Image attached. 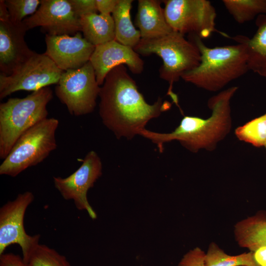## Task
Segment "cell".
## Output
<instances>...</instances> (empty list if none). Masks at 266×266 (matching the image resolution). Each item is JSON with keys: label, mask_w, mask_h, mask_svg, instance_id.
<instances>
[{"label": "cell", "mask_w": 266, "mask_h": 266, "mask_svg": "<svg viewBox=\"0 0 266 266\" xmlns=\"http://www.w3.org/2000/svg\"><path fill=\"white\" fill-rule=\"evenodd\" d=\"M99 114L104 125L119 139L139 135L147 123L167 110L171 104L159 98L153 104L145 100L125 65L112 69L100 87Z\"/></svg>", "instance_id": "6da1fadb"}, {"label": "cell", "mask_w": 266, "mask_h": 266, "mask_svg": "<svg viewBox=\"0 0 266 266\" xmlns=\"http://www.w3.org/2000/svg\"><path fill=\"white\" fill-rule=\"evenodd\" d=\"M237 89V87H231L211 97L207 106L211 114L206 119L185 116L171 133H159L145 129L139 135L155 144L160 152L163 151L164 143L173 140L179 141L192 153L201 149L212 151L230 132L232 125L230 101Z\"/></svg>", "instance_id": "7a4b0ae2"}, {"label": "cell", "mask_w": 266, "mask_h": 266, "mask_svg": "<svg viewBox=\"0 0 266 266\" xmlns=\"http://www.w3.org/2000/svg\"><path fill=\"white\" fill-rule=\"evenodd\" d=\"M232 38L237 43L210 48L199 36L190 34V39L200 51L201 60L197 67L181 78L203 90L217 92L245 74L249 70L246 45L240 35Z\"/></svg>", "instance_id": "3957f363"}, {"label": "cell", "mask_w": 266, "mask_h": 266, "mask_svg": "<svg viewBox=\"0 0 266 266\" xmlns=\"http://www.w3.org/2000/svg\"><path fill=\"white\" fill-rule=\"evenodd\" d=\"M133 49L143 56L156 54L161 58L163 64L159 69L160 77L169 83L167 94L178 106L177 97L172 92L173 85L185 73L200 65L201 54L196 44L173 31L160 37L141 39Z\"/></svg>", "instance_id": "277c9868"}, {"label": "cell", "mask_w": 266, "mask_h": 266, "mask_svg": "<svg viewBox=\"0 0 266 266\" xmlns=\"http://www.w3.org/2000/svg\"><path fill=\"white\" fill-rule=\"evenodd\" d=\"M53 98L49 87L23 98H11L0 104V158L4 160L18 139L46 119L47 106Z\"/></svg>", "instance_id": "5b68a950"}, {"label": "cell", "mask_w": 266, "mask_h": 266, "mask_svg": "<svg viewBox=\"0 0 266 266\" xmlns=\"http://www.w3.org/2000/svg\"><path fill=\"white\" fill-rule=\"evenodd\" d=\"M59 124L57 119L47 118L24 133L3 160L0 174L15 177L43 162L57 148L55 134Z\"/></svg>", "instance_id": "8992f818"}, {"label": "cell", "mask_w": 266, "mask_h": 266, "mask_svg": "<svg viewBox=\"0 0 266 266\" xmlns=\"http://www.w3.org/2000/svg\"><path fill=\"white\" fill-rule=\"evenodd\" d=\"M100 89L89 61L80 68L64 71L55 91L69 113L80 116L94 110Z\"/></svg>", "instance_id": "52a82bcc"}, {"label": "cell", "mask_w": 266, "mask_h": 266, "mask_svg": "<svg viewBox=\"0 0 266 266\" xmlns=\"http://www.w3.org/2000/svg\"><path fill=\"white\" fill-rule=\"evenodd\" d=\"M64 71L45 53L34 51L11 74H0V99L18 91L34 92L57 84Z\"/></svg>", "instance_id": "ba28073f"}, {"label": "cell", "mask_w": 266, "mask_h": 266, "mask_svg": "<svg viewBox=\"0 0 266 266\" xmlns=\"http://www.w3.org/2000/svg\"><path fill=\"white\" fill-rule=\"evenodd\" d=\"M164 12L173 31L183 35L194 34L201 39L208 38L215 28L216 12L207 0H166Z\"/></svg>", "instance_id": "9c48e42d"}, {"label": "cell", "mask_w": 266, "mask_h": 266, "mask_svg": "<svg viewBox=\"0 0 266 266\" xmlns=\"http://www.w3.org/2000/svg\"><path fill=\"white\" fill-rule=\"evenodd\" d=\"M30 191L18 195L13 200L8 201L0 208V255L12 244H18L25 258L37 243L40 235H30L24 226L26 210L34 200Z\"/></svg>", "instance_id": "30bf717a"}, {"label": "cell", "mask_w": 266, "mask_h": 266, "mask_svg": "<svg viewBox=\"0 0 266 266\" xmlns=\"http://www.w3.org/2000/svg\"><path fill=\"white\" fill-rule=\"evenodd\" d=\"M102 163L98 154L89 151L80 167L68 176L53 177L55 188L66 200H72L79 210H85L92 219L97 215L90 205L88 199V190L93 187L102 174Z\"/></svg>", "instance_id": "8fae6325"}, {"label": "cell", "mask_w": 266, "mask_h": 266, "mask_svg": "<svg viewBox=\"0 0 266 266\" xmlns=\"http://www.w3.org/2000/svg\"><path fill=\"white\" fill-rule=\"evenodd\" d=\"M27 30L40 27L51 35L75 34L81 31L68 0H41L36 11L23 21Z\"/></svg>", "instance_id": "7c38bea8"}, {"label": "cell", "mask_w": 266, "mask_h": 266, "mask_svg": "<svg viewBox=\"0 0 266 266\" xmlns=\"http://www.w3.org/2000/svg\"><path fill=\"white\" fill-rule=\"evenodd\" d=\"M45 42V54L63 71L83 66L90 61L96 47L80 32L73 36L46 34Z\"/></svg>", "instance_id": "4fadbf2b"}, {"label": "cell", "mask_w": 266, "mask_h": 266, "mask_svg": "<svg viewBox=\"0 0 266 266\" xmlns=\"http://www.w3.org/2000/svg\"><path fill=\"white\" fill-rule=\"evenodd\" d=\"M90 62L99 86L103 85L107 74L117 66L126 65L134 74H140L144 69V62L133 48L115 39L96 46Z\"/></svg>", "instance_id": "5bb4252c"}, {"label": "cell", "mask_w": 266, "mask_h": 266, "mask_svg": "<svg viewBox=\"0 0 266 266\" xmlns=\"http://www.w3.org/2000/svg\"><path fill=\"white\" fill-rule=\"evenodd\" d=\"M27 31L23 21H0V74L9 75L33 53L25 40Z\"/></svg>", "instance_id": "9a60e30c"}, {"label": "cell", "mask_w": 266, "mask_h": 266, "mask_svg": "<svg viewBox=\"0 0 266 266\" xmlns=\"http://www.w3.org/2000/svg\"><path fill=\"white\" fill-rule=\"evenodd\" d=\"M161 1L139 0L135 24L138 28L141 39L160 37L173 31L167 23Z\"/></svg>", "instance_id": "2e32d148"}, {"label": "cell", "mask_w": 266, "mask_h": 266, "mask_svg": "<svg viewBox=\"0 0 266 266\" xmlns=\"http://www.w3.org/2000/svg\"><path fill=\"white\" fill-rule=\"evenodd\" d=\"M234 233L238 245L250 251L266 246V212L260 211L238 222Z\"/></svg>", "instance_id": "e0dca14e"}, {"label": "cell", "mask_w": 266, "mask_h": 266, "mask_svg": "<svg viewBox=\"0 0 266 266\" xmlns=\"http://www.w3.org/2000/svg\"><path fill=\"white\" fill-rule=\"evenodd\" d=\"M83 37L95 46L115 39L114 22L112 15L93 13L79 19Z\"/></svg>", "instance_id": "ac0fdd59"}, {"label": "cell", "mask_w": 266, "mask_h": 266, "mask_svg": "<svg viewBox=\"0 0 266 266\" xmlns=\"http://www.w3.org/2000/svg\"><path fill=\"white\" fill-rule=\"evenodd\" d=\"M132 0H119L112 13L115 40L125 46L134 48L140 41L141 35L131 20L130 11Z\"/></svg>", "instance_id": "d6986e66"}, {"label": "cell", "mask_w": 266, "mask_h": 266, "mask_svg": "<svg viewBox=\"0 0 266 266\" xmlns=\"http://www.w3.org/2000/svg\"><path fill=\"white\" fill-rule=\"evenodd\" d=\"M256 25L257 30L252 38L240 37L247 46L249 70L258 73L266 68V14L256 17Z\"/></svg>", "instance_id": "ffe728a7"}, {"label": "cell", "mask_w": 266, "mask_h": 266, "mask_svg": "<svg viewBox=\"0 0 266 266\" xmlns=\"http://www.w3.org/2000/svg\"><path fill=\"white\" fill-rule=\"evenodd\" d=\"M225 7L234 20L243 24L266 14V0H223Z\"/></svg>", "instance_id": "44dd1931"}, {"label": "cell", "mask_w": 266, "mask_h": 266, "mask_svg": "<svg viewBox=\"0 0 266 266\" xmlns=\"http://www.w3.org/2000/svg\"><path fill=\"white\" fill-rule=\"evenodd\" d=\"M205 264L206 266H258L253 252L230 255L214 242L210 244L205 253Z\"/></svg>", "instance_id": "7402d4cb"}, {"label": "cell", "mask_w": 266, "mask_h": 266, "mask_svg": "<svg viewBox=\"0 0 266 266\" xmlns=\"http://www.w3.org/2000/svg\"><path fill=\"white\" fill-rule=\"evenodd\" d=\"M23 259L28 266H71L65 256L39 242Z\"/></svg>", "instance_id": "603a6c76"}, {"label": "cell", "mask_w": 266, "mask_h": 266, "mask_svg": "<svg viewBox=\"0 0 266 266\" xmlns=\"http://www.w3.org/2000/svg\"><path fill=\"white\" fill-rule=\"evenodd\" d=\"M240 141L259 147L266 145V113L237 127L234 132Z\"/></svg>", "instance_id": "cb8c5ba5"}, {"label": "cell", "mask_w": 266, "mask_h": 266, "mask_svg": "<svg viewBox=\"0 0 266 266\" xmlns=\"http://www.w3.org/2000/svg\"><path fill=\"white\" fill-rule=\"evenodd\" d=\"M10 19L16 23L22 22L27 16L33 15L39 7V0H6Z\"/></svg>", "instance_id": "d4e9b609"}, {"label": "cell", "mask_w": 266, "mask_h": 266, "mask_svg": "<svg viewBox=\"0 0 266 266\" xmlns=\"http://www.w3.org/2000/svg\"><path fill=\"white\" fill-rule=\"evenodd\" d=\"M205 256V252L201 248L196 247L183 256L178 266H206Z\"/></svg>", "instance_id": "484cf974"}, {"label": "cell", "mask_w": 266, "mask_h": 266, "mask_svg": "<svg viewBox=\"0 0 266 266\" xmlns=\"http://www.w3.org/2000/svg\"><path fill=\"white\" fill-rule=\"evenodd\" d=\"M68 1L78 19L89 14L97 13L98 11L96 0H68Z\"/></svg>", "instance_id": "4316f807"}, {"label": "cell", "mask_w": 266, "mask_h": 266, "mask_svg": "<svg viewBox=\"0 0 266 266\" xmlns=\"http://www.w3.org/2000/svg\"><path fill=\"white\" fill-rule=\"evenodd\" d=\"M0 266H28L22 257L13 253L0 255Z\"/></svg>", "instance_id": "83f0119b"}, {"label": "cell", "mask_w": 266, "mask_h": 266, "mask_svg": "<svg viewBox=\"0 0 266 266\" xmlns=\"http://www.w3.org/2000/svg\"><path fill=\"white\" fill-rule=\"evenodd\" d=\"M97 10L100 14L110 15L114 11L119 0H96Z\"/></svg>", "instance_id": "f1b7e54d"}, {"label": "cell", "mask_w": 266, "mask_h": 266, "mask_svg": "<svg viewBox=\"0 0 266 266\" xmlns=\"http://www.w3.org/2000/svg\"><path fill=\"white\" fill-rule=\"evenodd\" d=\"M253 257L258 266H266V246L260 247L253 251Z\"/></svg>", "instance_id": "f546056e"}, {"label": "cell", "mask_w": 266, "mask_h": 266, "mask_svg": "<svg viewBox=\"0 0 266 266\" xmlns=\"http://www.w3.org/2000/svg\"><path fill=\"white\" fill-rule=\"evenodd\" d=\"M10 19L8 9L5 5L4 0H0V21H6Z\"/></svg>", "instance_id": "4dcf8cb0"}, {"label": "cell", "mask_w": 266, "mask_h": 266, "mask_svg": "<svg viewBox=\"0 0 266 266\" xmlns=\"http://www.w3.org/2000/svg\"><path fill=\"white\" fill-rule=\"evenodd\" d=\"M258 74L266 78V68L260 71Z\"/></svg>", "instance_id": "1f68e13d"}, {"label": "cell", "mask_w": 266, "mask_h": 266, "mask_svg": "<svg viewBox=\"0 0 266 266\" xmlns=\"http://www.w3.org/2000/svg\"><path fill=\"white\" fill-rule=\"evenodd\" d=\"M265 148H266V145H265Z\"/></svg>", "instance_id": "d6a6232c"}]
</instances>
